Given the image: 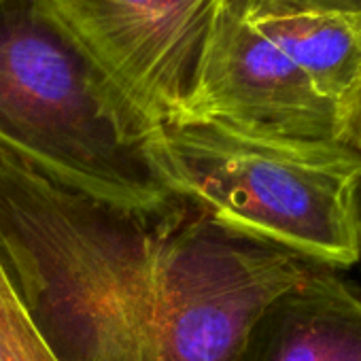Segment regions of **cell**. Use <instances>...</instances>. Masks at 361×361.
<instances>
[{
	"mask_svg": "<svg viewBox=\"0 0 361 361\" xmlns=\"http://www.w3.org/2000/svg\"><path fill=\"white\" fill-rule=\"evenodd\" d=\"M0 264L58 361H245L266 310L329 268L192 202H100L5 155Z\"/></svg>",
	"mask_w": 361,
	"mask_h": 361,
	"instance_id": "obj_1",
	"label": "cell"
},
{
	"mask_svg": "<svg viewBox=\"0 0 361 361\" xmlns=\"http://www.w3.org/2000/svg\"><path fill=\"white\" fill-rule=\"evenodd\" d=\"M157 128L51 0H0V155L94 200L159 211L178 198L153 157Z\"/></svg>",
	"mask_w": 361,
	"mask_h": 361,
	"instance_id": "obj_2",
	"label": "cell"
},
{
	"mask_svg": "<svg viewBox=\"0 0 361 361\" xmlns=\"http://www.w3.org/2000/svg\"><path fill=\"white\" fill-rule=\"evenodd\" d=\"M153 157L170 192L219 224L334 270L357 264L353 198L361 153L346 142H270L180 119Z\"/></svg>",
	"mask_w": 361,
	"mask_h": 361,
	"instance_id": "obj_3",
	"label": "cell"
},
{
	"mask_svg": "<svg viewBox=\"0 0 361 361\" xmlns=\"http://www.w3.org/2000/svg\"><path fill=\"white\" fill-rule=\"evenodd\" d=\"M183 119L270 142H344L342 106L249 20L240 0L221 3Z\"/></svg>",
	"mask_w": 361,
	"mask_h": 361,
	"instance_id": "obj_4",
	"label": "cell"
},
{
	"mask_svg": "<svg viewBox=\"0 0 361 361\" xmlns=\"http://www.w3.org/2000/svg\"><path fill=\"white\" fill-rule=\"evenodd\" d=\"M157 123L188 115L224 0H51Z\"/></svg>",
	"mask_w": 361,
	"mask_h": 361,
	"instance_id": "obj_5",
	"label": "cell"
},
{
	"mask_svg": "<svg viewBox=\"0 0 361 361\" xmlns=\"http://www.w3.org/2000/svg\"><path fill=\"white\" fill-rule=\"evenodd\" d=\"M245 361H361V289L317 272L266 310Z\"/></svg>",
	"mask_w": 361,
	"mask_h": 361,
	"instance_id": "obj_6",
	"label": "cell"
},
{
	"mask_svg": "<svg viewBox=\"0 0 361 361\" xmlns=\"http://www.w3.org/2000/svg\"><path fill=\"white\" fill-rule=\"evenodd\" d=\"M249 20L340 106L361 75V0H240Z\"/></svg>",
	"mask_w": 361,
	"mask_h": 361,
	"instance_id": "obj_7",
	"label": "cell"
},
{
	"mask_svg": "<svg viewBox=\"0 0 361 361\" xmlns=\"http://www.w3.org/2000/svg\"><path fill=\"white\" fill-rule=\"evenodd\" d=\"M0 361H58L0 264Z\"/></svg>",
	"mask_w": 361,
	"mask_h": 361,
	"instance_id": "obj_8",
	"label": "cell"
},
{
	"mask_svg": "<svg viewBox=\"0 0 361 361\" xmlns=\"http://www.w3.org/2000/svg\"><path fill=\"white\" fill-rule=\"evenodd\" d=\"M342 140L361 153V75L342 104Z\"/></svg>",
	"mask_w": 361,
	"mask_h": 361,
	"instance_id": "obj_9",
	"label": "cell"
},
{
	"mask_svg": "<svg viewBox=\"0 0 361 361\" xmlns=\"http://www.w3.org/2000/svg\"><path fill=\"white\" fill-rule=\"evenodd\" d=\"M353 213H355V240H357V262H361V176L355 188L353 198Z\"/></svg>",
	"mask_w": 361,
	"mask_h": 361,
	"instance_id": "obj_10",
	"label": "cell"
}]
</instances>
